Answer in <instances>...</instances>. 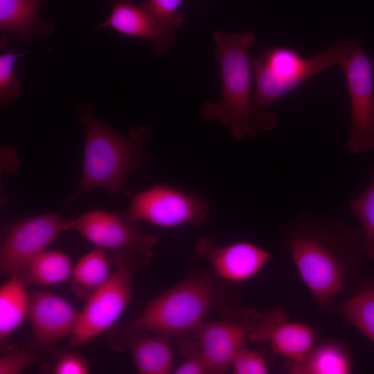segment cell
Returning a JSON list of instances; mask_svg holds the SVG:
<instances>
[{"mask_svg":"<svg viewBox=\"0 0 374 374\" xmlns=\"http://www.w3.org/2000/svg\"><path fill=\"white\" fill-rule=\"evenodd\" d=\"M282 240L302 280L321 311L348 296L359 281L364 256L362 229L331 215L299 214L280 228Z\"/></svg>","mask_w":374,"mask_h":374,"instance_id":"cell-1","label":"cell"},{"mask_svg":"<svg viewBox=\"0 0 374 374\" xmlns=\"http://www.w3.org/2000/svg\"><path fill=\"white\" fill-rule=\"evenodd\" d=\"M94 111L93 103H84L77 109V118L84 127L83 163L79 185L65 205L96 188L118 193L125 179L146 160L143 145L151 134L148 127H133L125 136L96 118Z\"/></svg>","mask_w":374,"mask_h":374,"instance_id":"cell-2","label":"cell"},{"mask_svg":"<svg viewBox=\"0 0 374 374\" xmlns=\"http://www.w3.org/2000/svg\"><path fill=\"white\" fill-rule=\"evenodd\" d=\"M357 42L345 39L328 50L303 57L296 50L276 46L251 60L256 90L251 97L250 116L254 128L270 131L278 122L271 110L272 104L296 87L330 66L341 67Z\"/></svg>","mask_w":374,"mask_h":374,"instance_id":"cell-3","label":"cell"},{"mask_svg":"<svg viewBox=\"0 0 374 374\" xmlns=\"http://www.w3.org/2000/svg\"><path fill=\"white\" fill-rule=\"evenodd\" d=\"M214 55L219 63L222 78V96L219 102L207 101L202 114L207 121L217 120L228 126L235 140L255 137L251 116V60L249 49L256 42L251 31L233 33L215 30Z\"/></svg>","mask_w":374,"mask_h":374,"instance_id":"cell-4","label":"cell"},{"mask_svg":"<svg viewBox=\"0 0 374 374\" xmlns=\"http://www.w3.org/2000/svg\"><path fill=\"white\" fill-rule=\"evenodd\" d=\"M218 296L213 280L192 276L150 301L133 322L157 335H183L204 321Z\"/></svg>","mask_w":374,"mask_h":374,"instance_id":"cell-5","label":"cell"},{"mask_svg":"<svg viewBox=\"0 0 374 374\" xmlns=\"http://www.w3.org/2000/svg\"><path fill=\"white\" fill-rule=\"evenodd\" d=\"M107 254L115 264V269L80 312L78 325L70 337L71 346L84 345L112 327L132 299L134 271L147 265L148 260L144 256L130 251Z\"/></svg>","mask_w":374,"mask_h":374,"instance_id":"cell-6","label":"cell"},{"mask_svg":"<svg viewBox=\"0 0 374 374\" xmlns=\"http://www.w3.org/2000/svg\"><path fill=\"white\" fill-rule=\"evenodd\" d=\"M126 214L134 221L163 228L184 224L202 225L209 215L211 204L195 193H185L167 184H157L129 194Z\"/></svg>","mask_w":374,"mask_h":374,"instance_id":"cell-7","label":"cell"},{"mask_svg":"<svg viewBox=\"0 0 374 374\" xmlns=\"http://www.w3.org/2000/svg\"><path fill=\"white\" fill-rule=\"evenodd\" d=\"M350 99L351 130L347 141L350 154L374 150V63L356 46L341 66Z\"/></svg>","mask_w":374,"mask_h":374,"instance_id":"cell-8","label":"cell"},{"mask_svg":"<svg viewBox=\"0 0 374 374\" xmlns=\"http://www.w3.org/2000/svg\"><path fill=\"white\" fill-rule=\"evenodd\" d=\"M68 231L105 249L107 252L131 251L150 258L158 236L145 233L126 213L91 210L67 220Z\"/></svg>","mask_w":374,"mask_h":374,"instance_id":"cell-9","label":"cell"},{"mask_svg":"<svg viewBox=\"0 0 374 374\" xmlns=\"http://www.w3.org/2000/svg\"><path fill=\"white\" fill-rule=\"evenodd\" d=\"M68 231L67 220L57 213L34 215L15 222L1 246L0 271L11 276L35 257L46 251L62 232Z\"/></svg>","mask_w":374,"mask_h":374,"instance_id":"cell-10","label":"cell"},{"mask_svg":"<svg viewBox=\"0 0 374 374\" xmlns=\"http://www.w3.org/2000/svg\"><path fill=\"white\" fill-rule=\"evenodd\" d=\"M260 317L254 310H242L230 320L204 321L193 331L210 369V373H225L236 354L245 347Z\"/></svg>","mask_w":374,"mask_h":374,"instance_id":"cell-11","label":"cell"},{"mask_svg":"<svg viewBox=\"0 0 374 374\" xmlns=\"http://www.w3.org/2000/svg\"><path fill=\"white\" fill-rule=\"evenodd\" d=\"M34 350L50 352L60 339L73 334L80 312L55 293L40 290L30 296L28 314Z\"/></svg>","mask_w":374,"mask_h":374,"instance_id":"cell-12","label":"cell"},{"mask_svg":"<svg viewBox=\"0 0 374 374\" xmlns=\"http://www.w3.org/2000/svg\"><path fill=\"white\" fill-rule=\"evenodd\" d=\"M317 335L316 329L310 325L292 321L283 310L276 308L260 313L249 341L268 344L274 354L297 362L315 346Z\"/></svg>","mask_w":374,"mask_h":374,"instance_id":"cell-13","label":"cell"},{"mask_svg":"<svg viewBox=\"0 0 374 374\" xmlns=\"http://www.w3.org/2000/svg\"><path fill=\"white\" fill-rule=\"evenodd\" d=\"M195 251L208 261L218 278L234 283L253 278L271 258L269 252L246 241L221 247L211 238H202L195 243Z\"/></svg>","mask_w":374,"mask_h":374,"instance_id":"cell-14","label":"cell"},{"mask_svg":"<svg viewBox=\"0 0 374 374\" xmlns=\"http://www.w3.org/2000/svg\"><path fill=\"white\" fill-rule=\"evenodd\" d=\"M107 332L113 348L130 351L137 373H173L174 355L170 337L152 332L134 322Z\"/></svg>","mask_w":374,"mask_h":374,"instance_id":"cell-15","label":"cell"},{"mask_svg":"<svg viewBox=\"0 0 374 374\" xmlns=\"http://www.w3.org/2000/svg\"><path fill=\"white\" fill-rule=\"evenodd\" d=\"M112 10L108 18L96 29L111 28L115 31L151 43L155 53H165L173 44L177 30L158 22L140 3L132 0H108Z\"/></svg>","mask_w":374,"mask_h":374,"instance_id":"cell-16","label":"cell"},{"mask_svg":"<svg viewBox=\"0 0 374 374\" xmlns=\"http://www.w3.org/2000/svg\"><path fill=\"white\" fill-rule=\"evenodd\" d=\"M42 0H0V31L17 36L20 41L46 37L54 30V24L37 18Z\"/></svg>","mask_w":374,"mask_h":374,"instance_id":"cell-17","label":"cell"},{"mask_svg":"<svg viewBox=\"0 0 374 374\" xmlns=\"http://www.w3.org/2000/svg\"><path fill=\"white\" fill-rule=\"evenodd\" d=\"M285 370L292 374H348L353 361L348 350L340 343L326 341L316 344L301 360H287Z\"/></svg>","mask_w":374,"mask_h":374,"instance_id":"cell-18","label":"cell"},{"mask_svg":"<svg viewBox=\"0 0 374 374\" xmlns=\"http://www.w3.org/2000/svg\"><path fill=\"white\" fill-rule=\"evenodd\" d=\"M73 271L70 257L60 251H45L16 274L25 285L49 286L67 281ZM14 275V274H13Z\"/></svg>","mask_w":374,"mask_h":374,"instance_id":"cell-19","label":"cell"},{"mask_svg":"<svg viewBox=\"0 0 374 374\" xmlns=\"http://www.w3.org/2000/svg\"><path fill=\"white\" fill-rule=\"evenodd\" d=\"M110 261L107 251L98 247L83 256L73 268L70 278L73 294L87 301L108 280Z\"/></svg>","mask_w":374,"mask_h":374,"instance_id":"cell-20","label":"cell"},{"mask_svg":"<svg viewBox=\"0 0 374 374\" xmlns=\"http://www.w3.org/2000/svg\"><path fill=\"white\" fill-rule=\"evenodd\" d=\"M335 310L374 343V278L359 281Z\"/></svg>","mask_w":374,"mask_h":374,"instance_id":"cell-21","label":"cell"},{"mask_svg":"<svg viewBox=\"0 0 374 374\" xmlns=\"http://www.w3.org/2000/svg\"><path fill=\"white\" fill-rule=\"evenodd\" d=\"M26 286L14 274L0 287V340L15 331L28 314L30 296Z\"/></svg>","mask_w":374,"mask_h":374,"instance_id":"cell-22","label":"cell"},{"mask_svg":"<svg viewBox=\"0 0 374 374\" xmlns=\"http://www.w3.org/2000/svg\"><path fill=\"white\" fill-rule=\"evenodd\" d=\"M371 181L365 190L349 204V211L359 222L364 236L366 256L374 260V165Z\"/></svg>","mask_w":374,"mask_h":374,"instance_id":"cell-23","label":"cell"},{"mask_svg":"<svg viewBox=\"0 0 374 374\" xmlns=\"http://www.w3.org/2000/svg\"><path fill=\"white\" fill-rule=\"evenodd\" d=\"M17 46L0 55V104L6 106L19 98L22 85L15 72L16 60L26 53H16Z\"/></svg>","mask_w":374,"mask_h":374,"instance_id":"cell-24","label":"cell"},{"mask_svg":"<svg viewBox=\"0 0 374 374\" xmlns=\"http://www.w3.org/2000/svg\"><path fill=\"white\" fill-rule=\"evenodd\" d=\"M184 0H148L140 5L161 24L176 30L180 28L184 17L179 11Z\"/></svg>","mask_w":374,"mask_h":374,"instance_id":"cell-25","label":"cell"},{"mask_svg":"<svg viewBox=\"0 0 374 374\" xmlns=\"http://www.w3.org/2000/svg\"><path fill=\"white\" fill-rule=\"evenodd\" d=\"M179 350L184 361L174 369L175 374L210 373L207 362L202 355L195 339L180 341Z\"/></svg>","mask_w":374,"mask_h":374,"instance_id":"cell-26","label":"cell"},{"mask_svg":"<svg viewBox=\"0 0 374 374\" xmlns=\"http://www.w3.org/2000/svg\"><path fill=\"white\" fill-rule=\"evenodd\" d=\"M234 374H266L268 366L265 357L255 350L242 348L235 356L231 364Z\"/></svg>","mask_w":374,"mask_h":374,"instance_id":"cell-27","label":"cell"},{"mask_svg":"<svg viewBox=\"0 0 374 374\" xmlns=\"http://www.w3.org/2000/svg\"><path fill=\"white\" fill-rule=\"evenodd\" d=\"M54 374H87L90 373L87 359L75 351L60 354L52 365Z\"/></svg>","mask_w":374,"mask_h":374,"instance_id":"cell-28","label":"cell"},{"mask_svg":"<svg viewBox=\"0 0 374 374\" xmlns=\"http://www.w3.org/2000/svg\"><path fill=\"white\" fill-rule=\"evenodd\" d=\"M39 356L28 350H16L0 358V374H19L39 359Z\"/></svg>","mask_w":374,"mask_h":374,"instance_id":"cell-29","label":"cell"}]
</instances>
